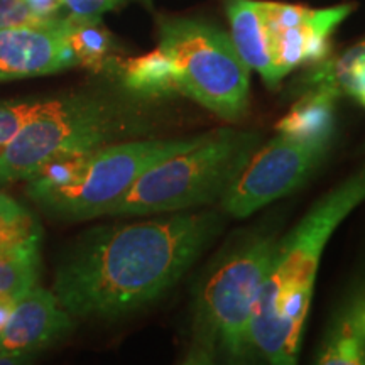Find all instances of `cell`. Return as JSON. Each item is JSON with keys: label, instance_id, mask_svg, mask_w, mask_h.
Instances as JSON below:
<instances>
[{"label": "cell", "instance_id": "1", "mask_svg": "<svg viewBox=\"0 0 365 365\" xmlns=\"http://www.w3.org/2000/svg\"><path fill=\"white\" fill-rule=\"evenodd\" d=\"M218 212L100 227L63 257L53 293L73 318H117L170 291L215 242Z\"/></svg>", "mask_w": 365, "mask_h": 365}, {"label": "cell", "instance_id": "2", "mask_svg": "<svg viewBox=\"0 0 365 365\" xmlns=\"http://www.w3.org/2000/svg\"><path fill=\"white\" fill-rule=\"evenodd\" d=\"M364 202L365 164L276 240L252 322L255 354L266 362L296 364L323 250L340 223Z\"/></svg>", "mask_w": 365, "mask_h": 365}, {"label": "cell", "instance_id": "3", "mask_svg": "<svg viewBox=\"0 0 365 365\" xmlns=\"http://www.w3.org/2000/svg\"><path fill=\"white\" fill-rule=\"evenodd\" d=\"M277 237L255 232L210 267L195 301L186 362H245L255 355L252 322Z\"/></svg>", "mask_w": 365, "mask_h": 365}, {"label": "cell", "instance_id": "4", "mask_svg": "<svg viewBox=\"0 0 365 365\" xmlns=\"http://www.w3.org/2000/svg\"><path fill=\"white\" fill-rule=\"evenodd\" d=\"M139 103L97 95L36 102L34 115L0 149V185L27 180L59 154L86 153L153 132Z\"/></svg>", "mask_w": 365, "mask_h": 365}, {"label": "cell", "instance_id": "5", "mask_svg": "<svg viewBox=\"0 0 365 365\" xmlns=\"http://www.w3.org/2000/svg\"><path fill=\"white\" fill-rule=\"evenodd\" d=\"M259 144L257 132H210L202 144L149 168L105 215L140 217L205 207L222 198Z\"/></svg>", "mask_w": 365, "mask_h": 365}, {"label": "cell", "instance_id": "6", "mask_svg": "<svg viewBox=\"0 0 365 365\" xmlns=\"http://www.w3.org/2000/svg\"><path fill=\"white\" fill-rule=\"evenodd\" d=\"M159 48L170 58L180 93L223 120L245 117L250 68L230 36L200 19H161Z\"/></svg>", "mask_w": 365, "mask_h": 365}, {"label": "cell", "instance_id": "7", "mask_svg": "<svg viewBox=\"0 0 365 365\" xmlns=\"http://www.w3.org/2000/svg\"><path fill=\"white\" fill-rule=\"evenodd\" d=\"M208 134L176 139L120 140L86 154L76 181L39 198V207L63 220H91L122 198L154 164L202 144Z\"/></svg>", "mask_w": 365, "mask_h": 365}, {"label": "cell", "instance_id": "8", "mask_svg": "<svg viewBox=\"0 0 365 365\" xmlns=\"http://www.w3.org/2000/svg\"><path fill=\"white\" fill-rule=\"evenodd\" d=\"M331 143H313L279 134L254 150L222 196L223 212L247 218L293 193L327 158Z\"/></svg>", "mask_w": 365, "mask_h": 365}, {"label": "cell", "instance_id": "9", "mask_svg": "<svg viewBox=\"0 0 365 365\" xmlns=\"http://www.w3.org/2000/svg\"><path fill=\"white\" fill-rule=\"evenodd\" d=\"M76 66L66 19L0 31V81L34 78Z\"/></svg>", "mask_w": 365, "mask_h": 365}, {"label": "cell", "instance_id": "10", "mask_svg": "<svg viewBox=\"0 0 365 365\" xmlns=\"http://www.w3.org/2000/svg\"><path fill=\"white\" fill-rule=\"evenodd\" d=\"M73 330V317L61 307L56 294L34 286L16 303L6 330L0 335V355L26 357Z\"/></svg>", "mask_w": 365, "mask_h": 365}, {"label": "cell", "instance_id": "11", "mask_svg": "<svg viewBox=\"0 0 365 365\" xmlns=\"http://www.w3.org/2000/svg\"><path fill=\"white\" fill-rule=\"evenodd\" d=\"M354 6L309 9L307 19L299 24L277 31H266L272 65L279 81L301 63L323 61L330 49V36L341 24Z\"/></svg>", "mask_w": 365, "mask_h": 365}, {"label": "cell", "instance_id": "12", "mask_svg": "<svg viewBox=\"0 0 365 365\" xmlns=\"http://www.w3.org/2000/svg\"><path fill=\"white\" fill-rule=\"evenodd\" d=\"M225 11L232 29V41L242 61L262 76L269 88L279 85L269 51L266 26L259 0H227Z\"/></svg>", "mask_w": 365, "mask_h": 365}, {"label": "cell", "instance_id": "13", "mask_svg": "<svg viewBox=\"0 0 365 365\" xmlns=\"http://www.w3.org/2000/svg\"><path fill=\"white\" fill-rule=\"evenodd\" d=\"M336 98L339 93L330 88L312 90L277 122V132L301 140L331 143Z\"/></svg>", "mask_w": 365, "mask_h": 365}, {"label": "cell", "instance_id": "14", "mask_svg": "<svg viewBox=\"0 0 365 365\" xmlns=\"http://www.w3.org/2000/svg\"><path fill=\"white\" fill-rule=\"evenodd\" d=\"M118 75L127 91L139 98H158L180 93L175 70L168 54L158 49L117 63Z\"/></svg>", "mask_w": 365, "mask_h": 365}, {"label": "cell", "instance_id": "15", "mask_svg": "<svg viewBox=\"0 0 365 365\" xmlns=\"http://www.w3.org/2000/svg\"><path fill=\"white\" fill-rule=\"evenodd\" d=\"M66 38L76 65L86 70L100 73L112 61V36L105 29L100 19H81L68 16Z\"/></svg>", "mask_w": 365, "mask_h": 365}, {"label": "cell", "instance_id": "16", "mask_svg": "<svg viewBox=\"0 0 365 365\" xmlns=\"http://www.w3.org/2000/svg\"><path fill=\"white\" fill-rule=\"evenodd\" d=\"M39 242H29L0 254V296H24L27 291L38 286L41 267Z\"/></svg>", "mask_w": 365, "mask_h": 365}, {"label": "cell", "instance_id": "17", "mask_svg": "<svg viewBox=\"0 0 365 365\" xmlns=\"http://www.w3.org/2000/svg\"><path fill=\"white\" fill-rule=\"evenodd\" d=\"M38 220L27 208L6 193H0V254L29 242L41 240Z\"/></svg>", "mask_w": 365, "mask_h": 365}, {"label": "cell", "instance_id": "18", "mask_svg": "<svg viewBox=\"0 0 365 365\" xmlns=\"http://www.w3.org/2000/svg\"><path fill=\"white\" fill-rule=\"evenodd\" d=\"M323 365H357L365 364V340L354 330L349 317L333 331L330 340L323 345L318 355Z\"/></svg>", "mask_w": 365, "mask_h": 365}, {"label": "cell", "instance_id": "19", "mask_svg": "<svg viewBox=\"0 0 365 365\" xmlns=\"http://www.w3.org/2000/svg\"><path fill=\"white\" fill-rule=\"evenodd\" d=\"M36 103H0V149L34 115Z\"/></svg>", "mask_w": 365, "mask_h": 365}, {"label": "cell", "instance_id": "20", "mask_svg": "<svg viewBox=\"0 0 365 365\" xmlns=\"http://www.w3.org/2000/svg\"><path fill=\"white\" fill-rule=\"evenodd\" d=\"M132 2H139L145 7L153 6V0H63L70 16L81 17V19H100L103 14Z\"/></svg>", "mask_w": 365, "mask_h": 365}, {"label": "cell", "instance_id": "21", "mask_svg": "<svg viewBox=\"0 0 365 365\" xmlns=\"http://www.w3.org/2000/svg\"><path fill=\"white\" fill-rule=\"evenodd\" d=\"M44 22L49 21L39 19L27 6L26 0H0V31L21 26L44 24Z\"/></svg>", "mask_w": 365, "mask_h": 365}, {"label": "cell", "instance_id": "22", "mask_svg": "<svg viewBox=\"0 0 365 365\" xmlns=\"http://www.w3.org/2000/svg\"><path fill=\"white\" fill-rule=\"evenodd\" d=\"M26 4L43 21L56 19L58 14L65 7L63 0H26Z\"/></svg>", "mask_w": 365, "mask_h": 365}, {"label": "cell", "instance_id": "23", "mask_svg": "<svg viewBox=\"0 0 365 365\" xmlns=\"http://www.w3.org/2000/svg\"><path fill=\"white\" fill-rule=\"evenodd\" d=\"M21 296L14 294H2L0 296V335L6 330L9 319L12 317L14 308H16V303L19 301Z\"/></svg>", "mask_w": 365, "mask_h": 365}, {"label": "cell", "instance_id": "24", "mask_svg": "<svg viewBox=\"0 0 365 365\" xmlns=\"http://www.w3.org/2000/svg\"><path fill=\"white\" fill-rule=\"evenodd\" d=\"M349 319L350 323H352L354 330L365 340V301L359 303L357 307L349 313Z\"/></svg>", "mask_w": 365, "mask_h": 365}, {"label": "cell", "instance_id": "25", "mask_svg": "<svg viewBox=\"0 0 365 365\" xmlns=\"http://www.w3.org/2000/svg\"><path fill=\"white\" fill-rule=\"evenodd\" d=\"M364 105H365V103H364Z\"/></svg>", "mask_w": 365, "mask_h": 365}]
</instances>
